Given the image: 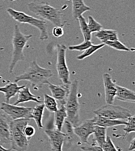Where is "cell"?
Instances as JSON below:
<instances>
[{
  "instance_id": "cell-22",
  "label": "cell",
  "mask_w": 135,
  "mask_h": 151,
  "mask_svg": "<svg viewBox=\"0 0 135 151\" xmlns=\"http://www.w3.org/2000/svg\"><path fill=\"white\" fill-rule=\"evenodd\" d=\"M44 108L45 106L44 104H41L39 105H37L34 108H33L32 111L31 119L35 120L38 127L40 129H42L43 128L42 120Z\"/></svg>"
},
{
  "instance_id": "cell-18",
  "label": "cell",
  "mask_w": 135,
  "mask_h": 151,
  "mask_svg": "<svg viewBox=\"0 0 135 151\" xmlns=\"http://www.w3.org/2000/svg\"><path fill=\"white\" fill-rule=\"evenodd\" d=\"M116 98L117 99L126 102L135 103V92L127 88L116 85Z\"/></svg>"
},
{
  "instance_id": "cell-4",
  "label": "cell",
  "mask_w": 135,
  "mask_h": 151,
  "mask_svg": "<svg viewBox=\"0 0 135 151\" xmlns=\"http://www.w3.org/2000/svg\"><path fill=\"white\" fill-rule=\"evenodd\" d=\"M79 81L71 83L69 94L65 103L67 118L70 124L75 127L80 123V104L79 102Z\"/></svg>"
},
{
  "instance_id": "cell-11",
  "label": "cell",
  "mask_w": 135,
  "mask_h": 151,
  "mask_svg": "<svg viewBox=\"0 0 135 151\" xmlns=\"http://www.w3.org/2000/svg\"><path fill=\"white\" fill-rule=\"evenodd\" d=\"M47 135L51 150L53 151H62V147L65 142L66 134L56 129H46L44 130Z\"/></svg>"
},
{
  "instance_id": "cell-20",
  "label": "cell",
  "mask_w": 135,
  "mask_h": 151,
  "mask_svg": "<svg viewBox=\"0 0 135 151\" xmlns=\"http://www.w3.org/2000/svg\"><path fill=\"white\" fill-rule=\"evenodd\" d=\"M72 1V15L75 19H77L84 12L91 11V8L86 5L84 0Z\"/></svg>"
},
{
  "instance_id": "cell-16",
  "label": "cell",
  "mask_w": 135,
  "mask_h": 151,
  "mask_svg": "<svg viewBox=\"0 0 135 151\" xmlns=\"http://www.w3.org/2000/svg\"><path fill=\"white\" fill-rule=\"evenodd\" d=\"M19 96L14 105H18L19 104L25 103L30 101L35 102L37 103H41V101L39 100L40 96H37L33 94L29 89V87L27 85V86H25L23 88H22L19 91Z\"/></svg>"
},
{
  "instance_id": "cell-2",
  "label": "cell",
  "mask_w": 135,
  "mask_h": 151,
  "mask_svg": "<svg viewBox=\"0 0 135 151\" xmlns=\"http://www.w3.org/2000/svg\"><path fill=\"white\" fill-rule=\"evenodd\" d=\"M29 11L53 23L56 26L64 27L66 23L64 15L59 9L52 6L48 2H32L28 4Z\"/></svg>"
},
{
  "instance_id": "cell-15",
  "label": "cell",
  "mask_w": 135,
  "mask_h": 151,
  "mask_svg": "<svg viewBox=\"0 0 135 151\" xmlns=\"http://www.w3.org/2000/svg\"><path fill=\"white\" fill-rule=\"evenodd\" d=\"M25 86H19L17 83H8L4 87H0V93L4 94L5 101L7 104L9 103L11 99L17 94L20 90Z\"/></svg>"
},
{
  "instance_id": "cell-13",
  "label": "cell",
  "mask_w": 135,
  "mask_h": 151,
  "mask_svg": "<svg viewBox=\"0 0 135 151\" xmlns=\"http://www.w3.org/2000/svg\"><path fill=\"white\" fill-rule=\"evenodd\" d=\"M52 96L58 101L61 105H65L67 98L69 94L70 87L65 85H56L50 82L47 83Z\"/></svg>"
},
{
  "instance_id": "cell-5",
  "label": "cell",
  "mask_w": 135,
  "mask_h": 151,
  "mask_svg": "<svg viewBox=\"0 0 135 151\" xmlns=\"http://www.w3.org/2000/svg\"><path fill=\"white\" fill-rule=\"evenodd\" d=\"M33 37L32 35H26L20 30L19 26L16 24L14 27L12 45L13 52L11 61L9 67V73H12L16 65L20 61H24L25 58L23 54L24 48L28 41Z\"/></svg>"
},
{
  "instance_id": "cell-28",
  "label": "cell",
  "mask_w": 135,
  "mask_h": 151,
  "mask_svg": "<svg viewBox=\"0 0 135 151\" xmlns=\"http://www.w3.org/2000/svg\"><path fill=\"white\" fill-rule=\"evenodd\" d=\"M89 23H87L89 30L91 33H96L103 29V26L96 21L92 16L88 17Z\"/></svg>"
},
{
  "instance_id": "cell-10",
  "label": "cell",
  "mask_w": 135,
  "mask_h": 151,
  "mask_svg": "<svg viewBox=\"0 0 135 151\" xmlns=\"http://www.w3.org/2000/svg\"><path fill=\"white\" fill-rule=\"evenodd\" d=\"M95 126V119L93 118L86 120L81 124L74 127L73 131L82 142L87 144L89 137L94 132Z\"/></svg>"
},
{
  "instance_id": "cell-31",
  "label": "cell",
  "mask_w": 135,
  "mask_h": 151,
  "mask_svg": "<svg viewBox=\"0 0 135 151\" xmlns=\"http://www.w3.org/2000/svg\"><path fill=\"white\" fill-rule=\"evenodd\" d=\"M104 151H118L116 148L110 137L107 136L106 141L102 147Z\"/></svg>"
},
{
  "instance_id": "cell-23",
  "label": "cell",
  "mask_w": 135,
  "mask_h": 151,
  "mask_svg": "<svg viewBox=\"0 0 135 151\" xmlns=\"http://www.w3.org/2000/svg\"><path fill=\"white\" fill-rule=\"evenodd\" d=\"M95 141L96 142L97 145L100 147H103L107 138V128L95 126L94 131Z\"/></svg>"
},
{
  "instance_id": "cell-30",
  "label": "cell",
  "mask_w": 135,
  "mask_h": 151,
  "mask_svg": "<svg viewBox=\"0 0 135 151\" xmlns=\"http://www.w3.org/2000/svg\"><path fill=\"white\" fill-rule=\"evenodd\" d=\"M92 42L91 41H84L80 44L75 45H71L69 47V50L71 51H83L89 48L92 45Z\"/></svg>"
},
{
  "instance_id": "cell-38",
  "label": "cell",
  "mask_w": 135,
  "mask_h": 151,
  "mask_svg": "<svg viewBox=\"0 0 135 151\" xmlns=\"http://www.w3.org/2000/svg\"><path fill=\"white\" fill-rule=\"evenodd\" d=\"M66 1H71V0H66Z\"/></svg>"
},
{
  "instance_id": "cell-35",
  "label": "cell",
  "mask_w": 135,
  "mask_h": 151,
  "mask_svg": "<svg viewBox=\"0 0 135 151\" xmlns=\"http://www.w3.org/2000/svg\"><path fill=\"white\" fill-rule=\"evenodd\" d=\"M135 138L134 137L132 140V141L131 142V144H130V145H129V151H133L135 150Z\"/></svg>"
},
{
  "instance_id": "cell-12",
  "label": "cell",
  "mask_w": 135,
  "mask_h": 151,
  "mask_svg": "<svg viewBox=\"0 0 135 151\" xmlns=\"http://www.w3.org/2000/svg\"><path fill=\"white\" fill-rule=\"evenodd\" d=\"M10 117L0 110V144H10Z\"/></svg>"
},
{
  "instance_id": "cell-25",
  "label": "cell",
  "mask_w": 135,
  "mask_h": 151,
  "mask_svg": "<svg viewBox=\"0 0 135 151\" xmlns=\"http://www.w3.org/2000/svg\"><path fill=\"white\" fill-rule=\"evenodd\" d=\"M77 19H79V26L84 41H90L92 39V33L89 30L87 23L86 22L84 18L82 15Z\"/></svg>"
},
{
  "instance_id": "cell-17",
  "label": "cell",
  "mask_w": 135,
  "mask_h": 151,
  "mask_svg": "<svg viewBox=\"0 0 135 151\" xmlns=\"http://www.w3.org/2000/svg\"><path fill=\"white\" fill-rule=\"evenodd\" d=\"M93 118L95 119V125L105 128L113 127L120 125H126L127 123L126 120H113L98 115H96Z\"/></svg>"
},
{
  "instance_id": "cell-19",
  "label": "cell",
  "mask_w": 135,
  "mask_h": 151,
  "mask_svg": "<svg viewBox=\"0 0 135 151\" xmlns=\"http://www.w3.org/2000/svg\"><path fill=\"white\" fill-rule=\"evenodd\" d=\"M95 36L104 44L107 41L118 40L117 31L113 29H102L96 32Z\"/></svg>"
},
{
  "instance_id": "cell-14",
  "label": "cell",
  "mask_w": 135,
  "mask_h": 151,
  "mask_svg": "<svg viewBox=\"0 0 135 151\" xmlns=\"http://www.w3.org/2000/svg\"><path fill=\"white\" fill-rule=\"evenodd\" d=\"M103 81L107 104H113L116 94V84L108 73H104L103 75Z\"/></svg>"
},
{
  "instance_id": "cell-21",
  "label": "cell",
  "mask_w": 135,
  "mask_h": 151,
  "mask_svg": "<svg viewBox=\"0 0 135 151\" xmlns=\"http://www.w3.org/2000/svg\"><path fill=\"white\" fill-rule=\"evenodd\" d=\"M67 117V113L65 105H61L59 109L55 112L54 124L56 129L59 131H62V129L65 122V119Z\"/></svg>"
},
{
  "instance_id": "cell-26",
  "label": "cell",
  "mask_w": 135,
  "mask_h": 151,
  "mask_svg": "<svg viewBox=\"0 0 135 151\" xmlns=\"http://www.w3.org/2000/svg\"><path fill=\"white\" fill-rule=\"evenodd\" d=\"M104 46H105V45L104 43L98 44V45L92 44L89 48H88L87 49L84 50L82 54L78 55L77 57V59L79 60H82L86 59L87 57H90L92 55H93L94 53H95L98 50L103 48Z\"/></svg>"
},
{
  "instance_id": "cell-32",
  "label": "cell",
  "mask_w": 135,
  "mask_h": 151,
  "mask_svg": "<svg viewBox=\"0 0 135 151\" xmlns=\"http://www.w3.org/2000/svg\"><path fill=\"white\" fill-rule=\"evenodd\" d=\"M23 132L26 137L29 139L35 134L36 130L33 126L27 124L25 127L23 129Z\"/></svg>"
},
{
  "instance_id": "cell-36",
  "label": "cell",
  "mask_w": 135,
  "mask_h": 151,
  "mask_svg": "<svg viewBox=\"0 0 135 151\" xmlns=\"http://www.w3.org/2000/svg\"><path fill=\"white\" fill-rule=\"evenodd\" d=\"M11 149H6L0 144V151H11Z\"/></svg>"
},
{
  "instance_id": "cell-8",
  "label": "cell",
  "mask_w": 135,
  "mask_h": 151,
  "mask_svg": "<svg viewBox=\"0 0 135 151\" xmlns=\"http://www.w3.org/2000/svg\"><path fill=\"white\" fill-rule=\"evenodd\" d=\"M96 115L113 120H127L134 114L128 109L113 104H107L93 112Z\"/></svg>"
},
{
  "instance_id": "cell-9",
  "label": "cell",
  "mask_w": 135,
  "mask_h": 151,
  "mask_svg": "<svg viewBox=\"0 0 135 151\" xmlns=\"http://www.w3.org/2000/svg\"><path fill=\"white\" fill-rule=\"evenodd\" d=\"M32 109V108L19 106L5 102H2L0 106V110L7 114L12 120L19 119H31Z\"/></svg>"
},
{
  "instance_id": "cell-24",
  "label": "cell",
  "mask_w": 135,
  "mask_h": 151,
  "mask_svg": "<svg viewBox=\"0 0 135 151\" xmlns=\"http://www.w3.org/2000/svg\"><path fill=\"white\" fill-rule=\"evenodd\" d=\"M44 105L45 108L50 112H56L58 110V104L55 98L46 94L44 95Z\"/></svg>"
},
{
  "instance_id": "cell-29",
  "label": "cell",
  "mask_w": 135,
  "mask_h": 151,
  "mask_svg": "<svg viewBox=\"0 0 135 151\" xmlns=\"http://www.w3.org/2000/svg\"><path fill=\"white\" fill-rule=\"evenodd\" d=\"M127 123L125 127L123 128V130L125 132L124 134V139L125 137L131 132H134L135 131V116L133 115L131 117H129L127 120Z\"/></svg>"
},
{
  "instance_id": "cell-33",
  "label": "cell",
  "mask_w": 135,
  "mask_h": 151,
  "mask_svg": "<svg viewBox=\"0 0 135 151\" xmlns=\"http://www.w3.org/2000/svg\"><path fill=\"white\" fill-rule=\"evenodd\" d=\"M81 150L82 151H104L103 148L98 145H84L81 147Z\"/></svg>"
},
{
  "instance_id": "cell-34",
  "label": "cell",
  "mask_w": 135,
  "mask_h": 151,
  "mask_svg": "<svg viewBox=\"0 0 135 151\" xmlns=\"http://www.w3.org/2000/svg\"><path fill=\"white\" fill-rule=\"evenodd\" d=\"M63 27H64L59 26H57L54 27L52 31L53 36H55L56 37H61L64 34Z\"/></svg>"
},
{
  "instance_id": "cell-1",
  "label": "cell",
  "mask_w": 135,
  "mask_h": 151,
  "mask_svg": "<svg viewBox=\"0 0 135 151\" xmlns=\"http://www.w3.org/2000/svg\"><path fill=\"white\" fill-rule=\"evenodd\" d=\"M53 76V72L51 69L40 66L36 60H34L23 74L16 76L14 81L18 83L20 81H27L35 90H38L43 85L47 84Z\"/></svg>"
},
{
  "instance_id": "cell-27",
  "label": "cell",
  "mask_w": 135,
  "mask_h": 151,
  "mask_svg": "<svg viewBox=\"0 0 135 151\" xmlns=\"http://www.w3.org/2000/svg\"><path fill=\"white\" fill-rule=\"evenodd\" d=\"M105 45H107L112 48H114L117 51H131V49L129 48L128 47H126L125 45H124L122 42L119 41L118 40L115 41H107L105 43Z\"/></svg>"
},
{
  "instance_id": "cell-3",
  "label": "cell",
  "mask_w": 135,
  "mask_h": 151,
  "mask_svg": "<svg viewBox=\"0 0 135 151\" xmlns=\"http://www.w3.org/2000/svg\"><path fill=\"white\" fill-rule=\"evenodd\" d=\"M30 119H19L10 123V144L11 150L26 151L29 147V139L23 132L25 127L30 122Z\"/></svg>"
},
{
  "instance_id": "cell-37",
  "label": "cell",
  "mask_w": 135,
  "mask_h": 151,
  "mask_svg": "<svg viewBox=\"0 0 135 151\" xmlns=\"http://www.w3.org/2000/svg\"><path fill=\"white\" fill-rule=\"evenodd\" d=\"M11 1H17V0H10Z\"/></svg>"
},
{
  "instance_id": "cell-39",
  "label": "cell",
  "mask_w": 135,
  "mask_h": 151,
  "mask_svg": "<svg viewBox=\"0 0 135 151\" xmlns=\"http://www.w3.org/2000/svg\"></svg>"
},
{
  "instance_id": "cell-7",
  "label": "cell",
  "mask_w": 135,
  "mask_h": 151,
  "mask_svg": "<svg viewBox=\"0 0 135 151\" xmlns=\"http://www.w3.org/2000/svg\"><path fill=\"white\" fill-rule=\"evenodd\" d=\"M67 48L63 44H58L57 45V59L56 63V69L58 78L64 85L70 87L71 82L70 81V73L66 63V52Z\"/></svg>"
},
{
  "instance_id": "cell-6",
  "label": "cell",
  "mask_w": 135,
  "mask_h": 151,
  "mask_svg": "<svg viewBox=\"0 0 135 151\" xmlns=\"http://www.w3.org/2000/svg\"><path fill=\"white\" fill-rule=\"evenodd\" d=\"M6 11L12 19L18 23L29 24L38 29L40 32L39 39L40 40H46L49 38L47 26L45 20L35 18L23 12L16 11L11 8H8Z\"/></svg>"
}]
</instances>
